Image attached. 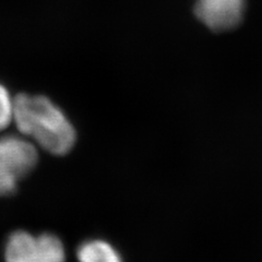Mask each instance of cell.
<instances>
[{"instance_id": "6da1fadb", "label": "cell", "mask_w": 262, "mask_h": 262, "mask_svg": "<svg viewBox=\"0 0 262 262\" xmlns=\"http://www.w3.org/2000/svg\"><path fill=\"white\" fill-rule=\"evenodd\" d=\"M13 122L24 137L54 155L69 153L77 140L76 129L66 114L43 95L16 96Z\"/></svg>"}, {"instance_id": "7a4b0ae2", "label": "cell", "mask_w": 262, "mask_h": 262, "mask_svg": "<svg viewBox=\"0 0 262 262\" xmlns=\"http://www.w3.org/2000/svg\"><path fill=\"white\" fill-rule=\"evenodd\" d=\"M38 160L36 147L28 138L0 137V170L20 180L35 168Z\"/></svg>"}, {"instance_id": "3957f363", "label": "cell", "mask_w": 262, "mask_h": 262, "mask_svg": "<svg viewBox=\"0 0 262 262\" xmlns=\"http://www.w3.org/2000/svg\"><path fill=\"white\" fill-rule=\"evenodd\" d=\"M246 0H196L194 14L213 32H226L239 26Z\"/></svg>"}, {"instance_id": "277c9868", "label": "cell", "mask_w": 262, "mask_h": 262, "mask_svg": "<svg viewBox=\"0 0 262 262\" xmlns=\"http://www.w3.org/2000/svg\"><path fill=\"white\" fill-rule=\"evenodd\" d=\"M5 262H38L37 235L14 231L7 237L4 247Z\"/></svg>"}, {"instance_id": "5b68a950", "label": "cell", "mask_w": 262, "mask_h": 262, "mask_svg": "<svg viewBox=\"0 0 262 262\" xmlns=\"http://www.w3.org/2000/svg\"><path fill=\"white\" fill-rule=\"evenodd\" d=\"M78 262H122L119 252L102 239L82 243L77 250Z\"/></svg>"}, {"instance_id": "8992f818", "label": "cell", "mask_w": 262, "mask_h": 262, "mask_svg": "<svg viewBox=\"0 0 262 262\" xmlns=\"http://www.w3.org/2000/svg\"><path fill=\"white\" fill-rule=\"evenodd\" d=\"M38 238V262H66V250L58 236L42 233Z\"/></svg>"}, {"instance_id": "52a82bcc", "label": "cell", "mask_w": 262, "mask_h": 262, "mask_svg": "<svg viewBox=\"0 0 262 262\" xmlns=\"http://www.w3.org/2000/svg\"><path fill=\"white\" fill-rule=\"evenodd\" d=\"M14 98L9 91L0 84V131L5 130L13 121Z\"/></svg>"}, {"instance_id": "ba28073f", "label": "cell", "mask_w": 262, "mask_h": 262, "mask_svg": "<svg viewBox=\"0 0 262 262\" xmlns=\"http://www.w3.org/2000/svg\"><path fill=\"white\" fill-rule=\"evenodd\" d=\"M19 180L0 170V196H9L18 189Z\"/></svg>"}]
</instances>
